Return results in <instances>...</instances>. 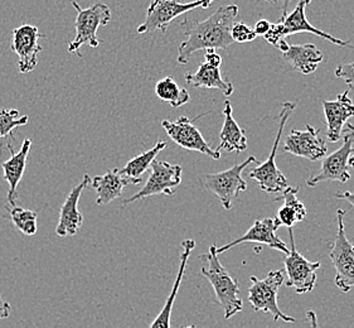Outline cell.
<instances>
[{"instance_id":"6da1fadb","label":"cell","mask_w":354,"mask_h":328,"mask_svg":"<svg viewBox=\"0 0 354 328\" xmlns=\"http://www.w3.org/2000/svg\"><path fill=\"white\" fill-rule=\"evenodd\" d=\"M239 17L237 6L220 7L205 21H182L185 39L178 48V64H187L202 50H227L234 41L231 28Z\"/></svg>"},{"instance_id":"7a4b0ae2","label":"cell","mask_w":354,"mask_h":328,"mask_svg":"<svg viewBox=\"0 0 354 328\" xmlns=\"http://www.w3.org/2000/svg\"><path fill=\"white\" fill-rule=\"evenodd\" d=\"M201 257H203L207 262V266L202 268L201 273L213 286L221 307L223 308L225 318L228 320L234 317V314L241 312L243 303L240 298L239 283L230 275L225 266L221 264L217 245H212L208 254Z\"/></svg>"},{"instance_id":"3957f363","label":"cell","mask_w":354,"mask_h":328,"mask_svg":"<svg viewBox=\"0 0 354 328\" xmlns=\"http://www.w3.org/2000/svg\"><path fill=\"white\" fill-rule=\"evenodd\" d=\"M312 0H299L298 6L289 15H281L277 23L271 24L269 32L263 36V38L271 44L277 47V43L285 37L292 36L297 33H312L314 36L320 37L328 42L333 43L338 47H354L352 41H343L337 37L326 33L319 28H315L306 19L305 10Z\"/></svg>"},{"instance_id":"277c9868","label":"cell","mask_w":354,"mask_h":328,"mask_svg":"<svg viewBox=\"0 0 354 328\" xmlns=\"http://www.w3.org/2000/svg\"><path fill=\"white\" fill-rule=\"evenodd\" d=\"M295 110V104L286 101L283 102L281 107V111L279 115V125H277V138L274 140L272 149L270 153L269 159L262 164H259V167L252 168L248 172V176L252 179H255L259 187L261 188L263 192L266 193H279L283 192L286 187H289V182L286 177L283 176V172L277 168V154L279 149V144L283 136V129L286 125V122Z\"/></svg>"},{"instance_id":"5b68a950","label":"cell","mask_w":354,"mask_h":328,"mask_svg":"<svg viewBox=\"0 0 354 328\" xmlns=\"http://www.w3.org/2000/svg\"><path fill=\"white\" fill-rule=\"evenodd\" d=\"M72 7L76 9L77 17L75 21L76 35L68 46L70 53H77L81 57L80 48L84 44H88L93 48H97L102 41L97 38L100 27H105L111 21V10L104 3H96L90 8L82 9L77 1L71 0Z\"/></svg>"},{"instance_id":"8992f818","label":"cell","mask_w":354,"mask_h":328,"mask_svg":"<svg viewBox=\"0 0 354 328\" xmlns=\"http://www.w3.org/2000/svg\"><path fill=\"white\" fill-rule=\"evenodd\" d=\"M250 279L252 284L248 288V302L256 312L270 313L275 322H295L294 317L283 313L277 304V293L285 282V271H270L266 278L259 279L252 275Z\"/></svg>"},{"instance_id":"52a82bcc","label":"cell","mask_w":354,"mask_h":328,"mask_svg":"<svg viewBox=\"0 0 354 328\" xmlns=\"http://www.w3.org/2000/svg\"><path fill=\"white\" fill-rule=\"evenodd\" d=\"M252 163H259L254 156L226 171L205 174L201 182L207 191L214 193L218 197L222 206L226 210H231L234 200L240 196V193L248 190V183L242 179V173Z\"/></svg>"},{"instance_id":"ba28073f","label":"cell","mask_w":354,"mask_h":328,"mask_svg":"<svg viewBox=\"0 0 354 328\" xmlns=\"http://www.w3.org/2000/svg\"><path fill=\"white\" fill-rule=\"evenodd\" d=\"M347 128L343 129V144L332 154L323 158L322 170L306 181L308 187H315L323 182H342L346 183L351 179L349 157L354 153V125L347 122Z\"/></svg>"},{"instance_id":"9c48e42d","label":"cell","mask_w":354,"mask_h":328,"mask_svg":"<svg viewBox=\"0 0 354 328\" xmlns=\"http://www.w3.org/2000/svg\"><path fill=\"white\" fill-rule=\"evenodd\" d=\"M214 0H194L183 3L182 0H153L147 10L145 21L138 27V33H154L160 30L165 33L170 23L179 15H185L197 8H209Z\"/></svg>"},{"instance_id":"30bf717a","label":"cell","mask_w":354,"mask_h":328,"mask_svg":"<svg viewBox=\"0 0 354 328\" xmlns=\"http://www.w3.org/2000/svg\"><path fill=\"white\" fill-rule=\"evenodd\" d=\"M346 211H337L338 230L334 239L329 257L335 269V286L340 292L348 293L354 289V245L349 242L343 224Z\"/></svg>"},{"instance_id":"8fae6325","label":"cell","mask_w":354,"mask_h":328,"mask_svg":"<svg viewBox=\"0 0 354 328\" xmlns=\"http://www.w3.org/2000/svg\"><path fill=\"white\" fill-rule=\"evenodd\" d=\"M151 173L145 185L139 192L124 200V205H130L136 201L144 200L156 194H164L171 197L176 188L182 182L183 168L179 164H170L165 161H154L151 163Z\"/></svg>"},{"instance_id":"7c38bea8","label":"cell","mask_w":354,"mask_h":328,"mask_svg":"<svg viewBox=\"0 0 354 328\" xmlns=\"http://www.w3.org/2000/svg\"><path fill=\"white\" fill-rule=\"evenodd\" d=\"M289 228L291 249L289 254L283 259L285 273H286V286L292 288L298 294L312 292L317 283V271L320 268V263L309 262L303 257L295 246L294 231Z\"/></svg>"},{"instance_id":"4fadbf2b","label":"cell","mask_w":354,"mask_h":328,"mask_svg":"<svg viewBox=\"0 0 354 328\" xmlns=\"http://www.w3.org/2000/svg\"><path fill=\"white\" fill-rule=\"evenodd\" d=\"M196 120H198V118L191 120L187 116H180L174 122L163 120L162 127L170 139L179 147L185 149L199 152L207 157L218 161L221 158L220 150L212 149V147L205 142L198 128L194 125Z\"/></svg>"},{"instance_id":"5bb4252c","label":"cell","mask_w":354,"mask_h":328,"mask_svg":"<svg viewBox=\"0 0 354 328\" xmlns=\"http://www.w3.org/2000/svg\"><path fill=\"white\" fill-rule=\"evenodd\" d=\"M42 37L38 27L33 24H21L13 29L10 48L18 57V69L21 73H28L36 69L38 55L43 50L39 44V39Z\"/></svg>"},{"instance_id":"9a60e30c","label":"cell","mask_w":354,"mask_h":328,"mask_svg":"<svg viewBox=\"0 0 354 328\" xmlns=\"http://www.w3.org/2000/svg\"><path fill=\"white\" fill-rule=\"evenodd\" d=\"M283 150L295 157L315 162L326 157L328 147L320 138V130L308 124L305 130H291L289 136L285 138Z\"/></svg>"},{"instance_id":"2e32d148","label":"cell","mask_w":354,"mask_h":328,"mask_svg":"<svg viewBox=\"0 0 354 328\" xmlns=\"http://www.w3.org/2000/svg\"><path fill=\"white\" fill-rule=\"evenodd\" d=\"M281 225L279 224L277 219H262V220H256L254 225L248 228V233L241 237L236 239L234 242L223 245L218 248L217 246V253L218 255L225 253L227 250L232 249L234 246L243 243H256L260 245H266L271 249L279 250L283 253L285 255L289 254L290 249L288 248V245L283 243V240L277 236V228Z\"/></svg>"},{"instance_id":"e0dca14e","label":"cell","mask_w":354,"mask_h":328,"mask_svg":"<svg viewBox=\"0 0 354 328\" xmlns=\"http://www.w3.org/2000/svg\"><path fill=\"white\" fill-rule=\"evenodd\" d=\"M91 179L85 174L82 181L72 188L67 194L64 205L59 210V220L56 226V234L59 237L77 235L84 225V215L78 210V201L81 199L82 191L90 185Z\"/></svg>"},{"instance_id":"ac0fdd59","label":"cell","mask_w":354,"mask_h":328,"mask_svg":"<svg viewBox=\"0 0 354 328\" xmlns=\"http://www.w3.org/2000/svg\"><path fill=\"white\" fill-rule=\"evenodd\" d=\"M326 120V138L329 142L337 143L342 139V133L348 120L354 116L353 101L349 98V91L337 96L335 100H323Z\"/></svg>"},{"instance_id":"d6986e66","label":"cell","mask_w":354,"mask_h":328,"mask_svg":"<svg viewBox=\"0 0 354 328\" xmlns=\"http://www.w3.org/2000/svg\"><path fill=\"white\" fill-rule=\"evenodd\" d=\"M30 147H32V140L24 139L21 149L15 153L13 148L9 144V150L12 152V157L1 163V168L4 172V179L7 181L8 185H9L7 197L10 206L17 205V200H18L17 188H18V185L23 179V176H24L26 168H27V159H28Z\"/></svg>"},{"instance_id":"ffe728a7","label":"cell","mask_w":354,"mask_h":328,"mask_svg":"<svg viewBox=\"0 0 354 328\" xmlns=\"http://www.w3.org/2000/svg\"><path fill=\"white\" fill-rule=\"evenodd\" d=\"M283 58L291 67L301 75H312L318 69L319 64L323 62V52L313 43L305 44H289L281 51Z\"/></svg>"},{"instance_id":"44dd1931","label":"cell","mask_w":354,"mask_h":328,"mask_svg":"<svg viewBox=\"0 0 354 328\" xmlns=\"http://www.w3.org/2000/svg\"><path fill=\"white\" fill-rule=\"evenodd\" d=\"M128 185H130V181L121 174L120 170L113 168L101 176L93 177L90 182V188L96 192V205L105 206L113 200L120 199L124 188Z\"/></svg>"},{"instance_id":"7402d4cb","label":"cell","mask_w":354,"mask_h":328,"mask_svg":"<svg viewBox=\"0 0 354 328\" xmlns=\"http://www.w3.org/2000/svg\"><path fill=\"white\" fill-rule=\"evenodd\" d=\"M185 82L192 87L199 89H216L220 90L225 96H231L234 91V84L226 81L222 78V72L220 67H213L211 64H199L198 70L194 73H185Z\"/></svg>"},{"instance_id":"603a6c76","label":"cell","mask_w":354,"mask_h":328,"mask_svg":"<svg viewBox=\"0 0 354 328\" xmlns=\"http://www.w3.org/2000/svg\"><path fill=\"white\" fill-rule=\"evenodd\" d=\"M223 116L225 122L221 130L218 150H225L227 153L245 152L248 149V136L245 130L234 120L232 105L228 100L225 102Z\"/></svg>"},{"instance_id":"cb8c5ba5","label":"cell","mask_w":354,"mask_h":328,"mask_svg":"<svg viewBox=\"0 0 354 328\" xmlns=\"http://www.w3.org/2000/svg\"><path fill=\"white\" fill-rule=\"evenodd\" d=\"M183 251L180 254V265H179V271H178L177 278L171 288L168 300L164 304L163 309L160 311V313L156 316V321L151 323V328H170V317H171V309L174 306V300L177 298L178 291L182 283V279L185 277V268L188 264V259L191 257L192 251L196 248V242L192 239H185L182 243Z\"/></svg>"},{"instance_id":"d4e9b609","label":"cell","mask_w":354,"mask_h":328,"mask_svg":"<svg viewBox=\"0 0 354 328\" xmlns=\"http://www.w3.org/2000/svg\"><path fill=\"white\" fill-rule=\"evenodd\" d=\"M299 187H286L283 191V205L277 211V219L285 228H292L306 216L304 203L298 199Z\"/></svg>"},{"instance_id":"484cf974","label":"cell","mask_w":354,"mask_h":328,"mask_svg":"<svg viewBox=\"0 0 354 328\" xmlns=\"http://www.w3.org/2000/svg\"><path fill=\"white\" fill-rule=\"evenodd\" d=\"M165 148V142H158L151 149L130 159L128 163L125 164V167L120 170L121 174H124L130 181V185H140L142 182V174L149 170L158 154Z\"/></svg>"},{"instance_id":"4316f807","label":"cell","mask_w":354,"mask_h":328,"mask_svg":"<svg viewBox=\"0 0 354 328\" xmlns=\"http://www.w3.org/2000/svg\"><path fill=\"white\" fill-rule=\"evenodd\" d=\"M156 95L160 100L168 102L170 107H180L191 100L189 93L185 87H180L171 76H167L158 81L156 85Z\"/></svg>"},{"instance_id":"83f0119b","label":"cell","mask_w":354,"mask_h":328,"mask_svg":"<svg viewBox=\"0 0 354 328\" xmlns=\"http://www.w3.org/2000/svg\"><path fill=\"white\" fill-rule=\"evenodd\" d=\"M9 214H10V220L15 224V228L21 231L24 235H36L37 231H38L37 212L29 210V208L15 205L9 210Z\"/></svg>"},{"instance_id":"f1b7e54d","label":"cell","mask_w":354,"mask_h":328,"mask_svg":"<svg viewBox=\"0 0 354 328\" xmlns=\"http://www.w3.org/2000/svg\"><path fill=\"white\" fill-rule=\"evenodd\" d=\"M28 116L27 115L21 116L17 109L0 110V139L7 138V136L13 138L15 129L24 127L28 124Z\"/></svg>"},{"instance_id":"f546056e","label":"cell","mask_w":354,"mask_h":328,"mask_svg":"<svg viewBox=\"0 0 354 328\" xmlns=\"http://www.w3.org/2000/svg\"><path fill=\"white\" fill-rule=\"evenodd\" d=\"M232 41L236 43L252 42L256 39V33L254 29L248 28V24L242 21H234L231 28Z\"/></svg>"},{"instance_id":"4dcf8cb0","label":"cell","mask_w":354,"mask_h":328,"mask_svg":"<svg viewBox=\"0 0 354 328\" xmlns=\"http://www.w3.org/2000/svg\"><path fill=\"white\" fill-rule=\"evenodd\" d=\"M335 78L344 80L346 85L354 90V62L340 64L335 69Z\"/></svg>"},{"instance_id":"1f68e13d","label":"cell","mask_w":354,"mask_h":328,"mask_svg":"<svg viewBox=\"0 0 354 328\" xmlns=\"http://www.w3.org/2000/svg\"><path fill=\"white\" fill-rule=\"evenodd\" d=\"M205 64H211L213 67H221L222 57L216 52V50L209 48V50H205Z\"/></svg>"},{"instance_id":"d6a6232c","label":"cell","mask_w":354,"mask_h":328,"mask_svg":"<svg viewBox=\"0 0 354 328\" xmlns=\"http://www.w3.org/2000/svg\"><path fill=\"white\" fill-rule=\"evenodd\" d=\"M271 28V23L266 19H260V21L256 23L255 29L254 32L256 33V36L263 37Z\"/></svg>"},{"instance_id":"836d02e7","label":"cell","mask_w":354,"mask_h":328,"mask_svg":"<svg viewBox=\"0 0 354 328\" xmlns=\"http://www.w3.org/2000/svg\"><path fill=\"white\" fill-rule=\"evenodd\" d=\"M12 313V307L8 302H4L1 300V295H0V321L6 320Z\"/></svg>"},{"instance_id":"e575fe53","label":"cell","mask_w":354,"mask_h":328,"mask_svg":"<svg viewBox=\"0 0 354 328\" xmlns=\"http://www.w3.org/2000/svg\"><path fill=\"white\" fill-rule=\"evenodd\" d=\"M338 200L347 201L348 203L354 208V191H346V192H338L335 194Z\"/></svg>"},{"instance_id":"d590c367","label":"cell","mask_w":354,"mask_h":328,"mask_svg":"<svg viewBox=\"0 0 354 328\" xmlns=\"http://www.w3.org/2000/svg\"><path fill=\"white\" fill-rule=\"evenodd\" d=\"M291 0H275V4L281 6V15H288V8L290 4Z\"/></svg>"},{"instance_id":"8d00e7d4","label":"cell","mask_w":354,"mask_h":328,"mask_svg":"<svg viewBox=\"0 0 354 328\" xmlns=\"http://www.w3.org/2000/svg\"><path fill=\"white\" fill-rule=\"evenodd\" d=\"M348 164H349V168H353L354 170V153L349 157V161H348Z\"/></svg>"},{"instance_id":"74e56055","label":"cell","mask_w":354,"mask_h":328,"mask_svg":"<svg viewBox=\"0 0 354 328\" xmlns=\"http://www.w3.org/2000/svg\"><path fill=\"white\" fill-rule=\"evenodd\" d=\"M266 1H271V3H275V0H266Z\"/></svg>"}]
</instances>
